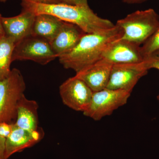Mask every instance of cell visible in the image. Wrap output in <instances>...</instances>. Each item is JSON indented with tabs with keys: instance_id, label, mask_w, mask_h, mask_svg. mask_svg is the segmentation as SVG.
I'll list each match as a JSON object with an SVG mask.
<instances>
[{
	"instance_id": "cell-23",
	"label": "cell",
	"mask_w": 159,
	"mask_h": 159,
	"mask_svg": "<svg viewBox=\"0 0 159 159\" xmlns=\"http://www.w3.org/2000/svg\"><path fill=\"white\" fill-rule=\"evenodd\" d=\"M8 0H0V2L2 3H5L7 2ZM34 2H38L51 3L50 0H31Z\"/></svg>"
},
{
	"instance_id": "cell-4",
	"label": "cell",
	"mask_w": 159,
	"mask_h": 159,
	"mask_svg": "<svg viewBox=\"0 0 159 159\" xmlns=\"http://www.w3.org/2000/svg\"><path fill=\"white\" fill-rule=\"evenodd\" d=\"M26 83L18 69H11L9 76L0 81V122L14 123L18 105L25 95Z\"/></svg>"
},
{
	"instance_id": "cell-10",
	"label": "cell",
	"mask_w": 159,
	"mask_h": 159,
	"mask_svg": "<svg viewBox=\"0 0 159 159\" xmlns=\"http://www.w3.org/2000/svg\"><path fill=\"white\" fill-rule=\"evenodd\" d=\"M35 16L31 11L22 9L16 16L2 17L4 35L12 39L16 44L31 36Z\"/></svg>"
},
{
	"instance_id": "cell-15",
	"label": "cell",
	"mask_w": 159,
	"mask_h": 159,
	"mask_svg": "<svg viewBox=\"0 0 159 159\" xmlns=\"http://www.w3.org/2000/svg\"><path fill=\"white\" fill-rule=\"evenodd\" d=\"M63 21L48 14L36 16L31 35L42 38L51 43L58 33Z\"/></svg>"
},
{
	"instance_id": "cell-18",
	"label": "cell",
	"mask_w": 159,
	"mask_h": 159,
	"mask_svg": "<svg viewBox=\"0 0 159 159\" xmlns=\"http://www.w3.org/2000/svg\"><path fill=\"white\" fill-rule=\"evenodd\" d=\"M144 61L148 70L156 69L159 70V50L145 57ZM157 99L159 103V94L157 97Z\"/></svg>"
},
{
	"instance_id": "cell-22",
	"label": "cell",
	"mask_w": 159,
	"mask_h": 159,
	"mask_svg": "<svg viewBox=\"0 0 159 159\" xmlns=\"http://www.w3.org/2000/svg\"><path fill=\"white\" fill-rule=\"evenodd\" d=\"M147 1V0H122V2L127 4H141Z\"/></svg>"
},
{
	"instance_id": "cell-20",
	"label": "cell",
	"mask_w": 159,
	"mask_h": 159,
	"mask_svg": "<svg viewBox=\"0 0 159 159\" xmlns=\"http://www.w3.org/2000/svg\"><path fill=\"white\" fill-rule=\"evenodd\" d=\"M51 3H63L79 6H89L88 0H50Z\"/></svg>"
},
{
	"instance_id": "cell-19",
	"label": "cell",
	"mask_w": 159,
	"mask_h": 159,
	"mask_svg": "<svg viewBox=\"0 0 159 159\" xmlns=\"http://www.w3.org/2000/svg\"><path fill=\"white\" fill-rule=\"evenodd\" d=\"M14 125V122H0V137L6 139L8 138L12 132Z\"/></svg>"
},
{
	"instance_id": "cell-5",
	"label": "cell",
	"mask_w": 159,
	"mask_h": 159,
	"mask_svg": "<svg viewBox=\"0 0 159 159\" xmlns=\"http://www.w3.org/2000/svg\"><path fill=\"white\" fill-rule=\"evenodd\" d=\"M130 92L107 88L93 92L88 108L84 112L85 116L95 121L110 116L119 107L125 105L130 97Z\"/></svg>"
},
{
	"instance_id": "cell-17",
	"label": "cell",
	"mask_w": 159,
	"mask_h": 159,
	"mask_svg": "<svg viewBox=\"0 0 159 159\" xmlns=\"http://www.w3.org/2000/svg\"><path fill=\"white\" fill-rule=\"evenodd\" d=\"M159 50V27L150 38L141 46L142 56L145 58Z\"/></svg>"
},
{
	"instance_id": "cell-2",
	"label": "cell",
	"mask_w": 159,
	"mask_h": 159,
	"mask_svg": "<svg viewBox=\"0 0 159 159\" xmlns=\"http://www.w3.org/2000/svg\"><path fill=\"white\" fill-rule=\"evenodd\" d=\"M123 34L122 29L116 25L103 32L85 33L71 51L58 57L59 62L65 68L77 73L102 59L107 48Z\"/></svg>"
},
{
	"instance_id": "cell-11",
	"label": "cell",
	"mask_w": 159,
	"mask_h": 159,
	"mask_svg": "<svg viewBox=\"0 0 159 159\" xmlns=\"http://www.w3.org/2000/svg\"><path fill=\"white\" fill-rule=\"evenodd\" d=\"M42 128L29 130L18 127L15 124L10 135L6 139L5 156L8 159L14 154L37 144L44 136Z\"/></svg>"
},
{
	"instance_id": "cell-16",
	"label": "cell",
	"mask_w": 159,
	"mask_h": 159,
	"mask_svg": "<svg viewBox=\"0 0 159 159\" xmlns=\"http://www.w3.org/2000/svg\"><path fill=\"white\" fill-rule=\"evenodd\" d=\"M15 43L5 35L0 37V81L9 76Z\"/></svg>"
},
{
	"instance_id": "cell-9",
	"label": "cell",
	"mask_w": 159,
	"mask_h": 159,
	"mask_svg": "<svg viewBox=\"0 0 159 159\" xmlns=\"http://www.w3.org/2000/svg\"><path fill=\"white\" fill-rule=\"evenodd\" d=\"M102 58L113 64L143 62L141 46L120 38L111 43L102 54Z\"/></svg>"
},
{
	"instance_id": "cell-8",
	"label": "cell",
	"mask_w": 159,
	"mask_h": 159,
	"mask_svg": "<svg viewBox=\"0 0 159 159\" xmlns=\"http://www.w3.org/2000/svg\"><path fill=\"white\" fill-rule=\"evenodd\" d=\"M143 62L113 64L106 88L123 90L131 93L139 80L148 73Z\"/></svg>"
},
{
	"instance_id": "cell-6",
	"label": "cell",
	"mask_w": 159,
	"mask_h": 159,
	"mask_svg": "<svg viewBox=\"0 0 159 159\" xmlns=\"http://www.w3.org/2000/svg\"><path fill=\"white\" fill-rule=\"evenodd\" d=\"M58 57L48 41L31 35L15 45L12 61L30 60L45 65Z\"/></svg>"
},
{
	"instance_id": "cell-12",
	"label": "cell",
	"mask_w": 159,
	"mask_h": 159,
	"mask_svg": "<svg viewBox=\"0 0 159 159\" xmlns=\"http://www.w3.org/2000/svg\"><path fill=\"white\" fill-rule=\"evenodd\" d=\"M113 64L106 60H99L76 73L75 77L84 81L93 91L106 88Z\"/></svg>"
},
{
	"instance_id": "cell-21",
	"label": "cell",
	"mask_w": 159,
	"mask_h": 159,
	"mask_svg": "<svg viewBox=\"0 0 159 159\" xmlns=\"http://www.w3.org/2000/svg\"><path fill=\"white\" fill-rule=\"evenodd\" d=\"M6 139L0 137V159H7L5 156Z\"/></svg>"
},
{
	"instance_id": "cell-14",
	"label": "cell",
	"mask_w": 159,
	"mask_h": 159,
	"mask_svg": "<svg viewBox=\"0 0 159 159\" xmlns=\"http://www.w3.org/2000/svg\"><path fill=\"white\" fill-rule=\"evenodd\" d=\"M39 105L34 100L28 99L25 95L18 105L16 118L14 123L23 129L36 130L39 128Z\"/></svg>"
},
{
	"instance_id": "cell-7",
	"label": "cell",
	"mask_w": 159,
	"mask_h": 159,
	"mask_svg": "<svg viewBox=\"0 0 159 159\" xmlns=\"http://www.w3.org/2000/svg\"><path fill=\"white\" fill-rule=\"evenodd\" d=\"M59 90L65 105L73 110L83 113L88 108L93 93L85 83L75 76L63 82Z\"/></svg>"
},
{
	"instance_id": "cell-1",
	"label": "cell",
	"mask_w": 159,
	"mask_h": 159,
	"mask_svg": "<svg viewBox=\"0 0 159 159\" xmlns=\"http://www.w3.org/2000/svg\"><path fill=\"white\" fill-rule=\"evenodd\" d=\"M23 9L35 16L48 14L64 22L78 26L86 33H99L114 28L110 20L99 17L89 6H79L63 3H45L31 0H21Z\"/></svg>"
},
{
	"instance_id": "cell-24",
	"label": "cell",
	"mask_w": 159,
	"mask_h": 159,
	"mask_svg": "<svg viewBox=\"0 0 159 159\" xmlns=\"http://www.w3.org/2000/svg\"><path fill=\"white\" fill-rule=\"evenodd\" d=\"M2 16L1 14H0V37L4 35V30H3L2 25Z\"/></svg>"
},
{
	"instance_id": "cell-13",
	"label": "cell",
	"mask_w": 159,
	"mask_h": 159,
	"mask_svg": "<svg viewBox=\"0 0 159 159\" xmlns=\"http://www.w3.org/2000/svg\"><path fill=\"white\" fill-rule=\"evenodd\" d=\"M85 33L76 25L63 22L59 32L50 44L59 57L74 48Z\"/></svg>"
},
{
	"instance_id": "cell-3",
	"label": "cell",
	"mask_w": 159,
	"mask_h": 159,
	"mask_svg": "<svg viewBox=\"0 0 159 159\" xmlns=\"http://www.w3.org/2000/svg\"><path fill=\"white\" fill-rule=\"evenodd\" d=\"M117 26L122 29L121 39L141 46L159 27V16L154 9L138 10L117 21Z\"/></svg>"
}]
</instances>
